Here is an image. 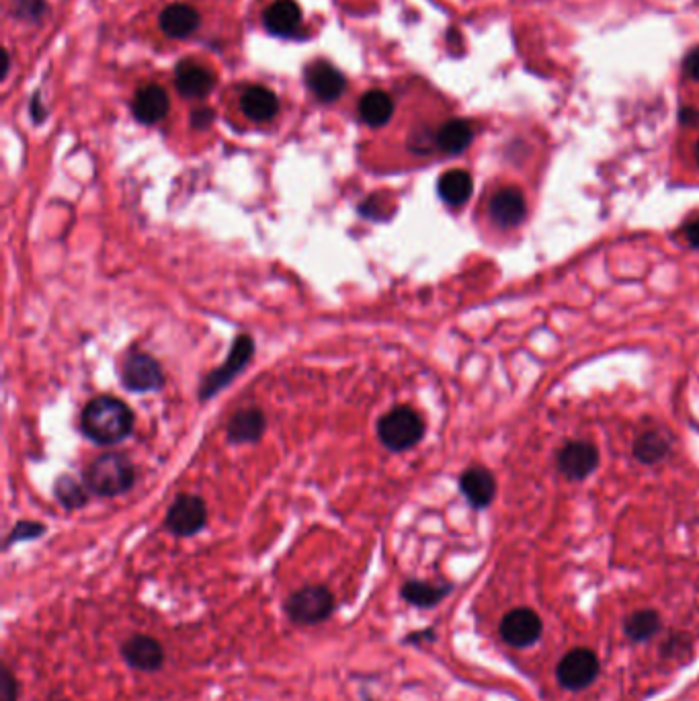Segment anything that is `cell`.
I'll return each instance as SVG.
<instances>
[{
    "label": "cell",
    "mask_w": 699,
    "mask_h": 701,
    "mask_svg": "<svg viewBox=\"0 0 699 701\" xmlns=\"http://www.w3.org/2000/svg\"><path fill=\"white\" fill-rule=\"evenodd\" d=\"M460 488L468 503L476 509H484L495 499L497 484L495 476H492L486 468H470L460 478Z\"/></svg>",
    "instance_id": "17"
},
{
    "label": "cell",
    "mask_w": 699,
    "mask_h": 701,
    "mask_svg": "<svg viewBox=\"0 0 699 701\" xmlns=\"http://www.w3.org/2000/svg\"><path fill=\"white\" fill-rule=\"evenodd\" d=\"M661 630V615L652 609L636 611L626 622V636L634 642H644Z\"/></svg>",
    "instance_id": "25"
},
{
    "label": "cell",
    "mask_w": 699,
    "mask_h": 701,
    "mask_svg": "<svg viewBox=\"0 0 699 701\" xmlns=\"http://www.w3.org/2000/svg\"><path fill=\"white\" fill-rule=\"evenodd\" d=\"M54 494L58 503L68 511H76L87 505V490L82 488L80 482H76L72 476H60L54 484Z\"/></svg>",
    "instance_id": "26"
},
{
    "label": "cell",
    "mask_w": 699,
    "mask_h": 701,
    "mask_svg": "<svg viewBox=\"0 0 699 701\" xmlns=\"http://www.w3.org/2000/svg\"><path fill=\"white\" fill-rule=\"evenodd\" d=\"M208 523V507L195 494H179L171 505L164 525L177 538H191Z\"/></svg>",
    "instance_id": "7"
},
{
    "label": "cell",
    "mask_w": 699,
    "mask_h": 701,
    "mask_svg": "<svg viewBox=\"0 0 699 701\" xmlns=\"http://www.w3.org/2000/svg\"><path fill=\"white\" fill-rule=\"evenodd\" d=\"M542 630L544 626L540 615L527 607L509 611L501 622V638L515 648H525V646H531L533 642H538V638L542 636Z\"/></svg>",
    "instance_id": "10"
},
{
    "label": "cell",
    "mask_w": 699,
    "mask_h": 701,
    "mask_svg": "<svg viewBox=\"0 0 699 701\" xmlns=\"http://www.w3.org/2000/svg\"><path fill=\"white\" fill-rule=\"evenodd\" d=\"M216 113L212 109H195L191 113V126L195 130H208L212 126Z\"/></svg>",
    "instance_id": "31"
},
{
    "label": "cell",
    "mask_w": 699,
    "mask_h": 701,
    "mask_svg": "<svg viewBox=\"0 0 699 701\" xmlns=\"http://www.w3.org/2000/svg\"><path fill=\"white\" fill-rule=\"evenodd\" d=\"M556 675L562 687L581 691L599 677V658L589 648H574L562 656Z\"/></svg>",
    "instance_id": "6"
},
{
    "label": "cell",
    "mask_w": 699,
    "mask_h": 701,
    "mask_svg": "<svg viewBox=\"0 0 699 701\" xmlns=\"http://www.w3.org/2000/svg\"><path fill=\"white\" fill-rule=\"evenodd\" d=\"M267 421L265 415L259 408H246V410H238L232 415L230 423H228V441L236 443V445H244V443H257L263 433H265Z\"/></svg>",
    "instance_id": "15"
},
{
    "label": "cell",
    "mask_w": 699,
    "mask_h": 701,
    "mask_svg": "<svg viewBox=\"0 0 699 701\" xmlns=\"http://www.w3.org/2000/svg\"><path fill=\"white\" fill-rule=\"evenodd\" d=\"M685 72L687 76H691L693 80L699 82V48L691 50L685 58Z\"/></svg>",
    "instance_id": "32"
},
{
    "label": "cell",
    "mask_w": 699,
    "mask_h": 701,
    "mask_svg": "<svg viewBox=\"0 0 699 701\" xmlns=\"http://www.w3.org/2000/svg\"><path fill=\"white\" fill-rule=\"evenodd\" d=\"M136 417L132 408L113 396H99L82 410L80 427L89 439L99 445H115L130 437Z\"/></svg>",
    "instance_id": "1"
},
{
    "label": "cell",
    "mask_w": 699,
    "mask_h": 701,
    "mask_svg": "<svg viewBox=\"0 0 699 701\" xmlns=\"http://www.w3.org/2000/svg\"><path fill=\"white\" fill-rule=\"evenodd\" d=\"M667 451H669L667 441L656 431H648L636 441V458L644 464H654L663 460Z\"/></svg>",
    "instance_id": "27"
},
{
    "label": "cell",
    "mask_w": 699,
    "mask_h": 701,
    "mask_svg": "<svg viewBox=\"0 0 699 701\" xmlns=\"http://www.w3.org/2000/svg\"><path fill=\"white\" fill-rule=\"evenodd\" d=\"M472 189H474V181H472L470 173L460 171V169L447 171L445 175L439 177V183H437L439 197L447 205H451V208H460V205H464L470 199Z\"/></svg>",
    "instance_id": "22"
},
{
    "label": "cell",
    "mask_w": 699,
    "mask_h": 701,
    "mask_svg": "<svg viewBox=\"0 0 699 701\" xmlns=\"http://www.w3.org/2000/svg\"><path fill=\"white\" fill-rule=\"evenodd\" d=\"M394 103L384 91H369L359 101V115L372 128H382L392 119Z\"/></svg>",
    "instance_id": "23"
},
{
    "label": "cell",
    "mask_w": 699,
    "mask_h": 701,
    "mask_svg": "<svg viewBox=\"0 0 699 701\" xmlns=\"http://www.w3.org/2000/svg\"><path fill=\"white\" fill-rule=\"evenodd\" d=\"M253 353H255V341L249 337V335H240L232 349H230V355L228 359L216 369L212 371V374L203 380L201 384V400H208L212 396H216L220 390H224L238 374H242L244 367L251 363L253 359Z\"/></svg>",
    "instance_id": "5"
},
{
    "label": "cell",
    "mask_w": 699,
    "mask_h": 701,
    "mask_svg": "<svg viewBox=\"0 0 699 701\" xmlns=\"http://www.w3.org/2000/svg\"><path fill=\"white\" fill-rule=\"evenodd\" d=\"M425 435V423L419 417V412L398 406L380 419L378 437L390 451H406L415 447Z\"/></svg>",
    "instance_id": "4"
},
{
    "label": "cell",
    "mask_w": 699,
    "mask_h": 701,
    "mask_svg": "<svg viewBox=\"0 0 699 701\" xmlns=\"http://www.w3.org/2000/svg\"><path fill=\"white\" fill-rule=\"evenodd\" d=\"M123 386L132 392H156L164 386V374L160 363L144 353H134L128 357L121 371Z\"/></svg>",
    "instance_id": "9"
},
{
    "label": "cell",
    "mask_w": 699,
    "mask_h": 701,
    "mask_svg": "<svg viewBox=\"0 0 699 701\" xmlns=\"http://www.w3.org/2000/svg\"><path fill=\"white\" fill-rule=\"evenodd\" d=\"M240 109L253 121H271L279 113V99L265 87H251L242 93Z\"/></svg>",
    "instance_id": "18"
},
{
    "label": "cell",
    "mask_w": 699,
    "mask_h": 701,
    "mask_svg": "<svg viewBox=\"0 0 699 701\" xmlns=\"http://www.w3.org/2000/svg\"><path fill=\"white\" fill-rule=\"evenodd\" d=\"M0 701H19V681L9 665L0 671Z\"/></svg>",
    "instance_id": "30"
},
{
    "label": "cell",
    "mask_w": 699,
    "mask_h": 701,
    "mask_svg": "<svg viewBox=\"0 0 699 701\" xmlns=\"http://www.w3.org/2000/svg\"><path fill=\"white\" fill-rule=\"evenodd\" d=\"M302 23V11L294 0H277L265 13V27L273 35H292Z\"/></svg>",
    "instance_id": "20"
},
{
    "label": "cell",
    "mask_w": 699,
    "mask_h": 701,
    "mask_svg": "<svg viewBox=\"0 0 699 701\" xmlns=\"http://www.w3.org/2000/svg\"><path fill=\"white\" fill-rule=\"evenodd\" d=\"M169 109H171V99L167 91L158 85H146L136 93L134 115L138 117V121L148 123V126L167 117Z\"/></svg>",
    "instance_id": "16"
},
{
    "label": "cell",
    "mask_w": 699,
    "mask_h": 701,
    "mask_svg": "<svg viewBox=\"0 0 699 701\" xmlns=\"http://www.w3.org/2000/svg\"><path fill=\"white\" fill-rule=\"evenodd\" d=\"M177 91L187 99H203L208 97L216 85V76L210 68H205L197 62L185 60L177 66L175 72Z\"/></svg>",
    "instance_id": "13"
},
{
    "label": "cell",
    "mask_w": 699,
    "mask_h": 701,
    "mask_svg": "<svg viewBox=\"0 0 699 701\" xmlns=\"http://www.w3.org/2000/svg\"><path fill=\"white\" fill-rule=\"evenodd\" d=\"M85 482L99 497H119L134 486L136 468L123 453L107 451L91 462L85 472Z\"/></svg>",
    "instance_id": "2"
},
{
    "label": "cell",
    "mask_w": 699,
    "mask_h": 701,
    "mask_svg": "<svg viewBox=\"0 0 699 701\" xmlns=\"http://www.w3.org/2000/svg\"><path fill=\"white\" fill-rule=\"evenodd\" d=\"M306 85L320 101H337L347 89V80L339 68L320 60L306 68Z\"/></svg>",
    "instance_id": "12"
},
{
    "label": "cell",
    "mask_w": 699,
    "mask_h": 701,
    "mask_svg": "<svg viewBox=\"0 0 699 701\" xmlns=\"http://www.w3.org/2000/svg\"><path fill=\"white\" fill-rule=\"evenodd\" d=\"M685 236H687V240H689L693 246H697V249H699V220L693 222V224H689V226L685 228Z\"/></svg>",
    "instance_id": "35"
},
{
    "label": "cell",
    "mask_w": 699,
    "mask_h": 701,
    "mask_svg": "<svg viewBox=\"0 0 699 701\" xmlns=\"http://www.w3.org/2000/svg\"><path fill=\"white\" fill-rule=\"evenodd\" d=\"M46 527L37 523V521H19L13 531L9 533V538H7V548L13 546V544H19V542H27V540H35L39 538V535H44Z\"/></svg>",
    "instance_id": "28"
},
{
    "label": "cell",
    "mask_w": 699,
    "mask_h": 701,
    "mask_svg": "<svg viewBox=\"0 0 699 701\" xmlns=\"http://www.w3.org/2000/svg\"><path fill=\"white\" fill-rule=\"evenodd\" d=\"M31 117H33V121H37V123L46 117V109L41 107V103H39V95H35V97H33V101H31Z\"/></svg>",
    "instance_id": "34"
},
{
    "label": "cell",
    "mask_w": 699,
    "mask_h": 701,
    "mask_svg": "<svg viewBox=\"0 0 699 701\" xmlns=\"http://www.w3.org/2000/svg\"><path fill=\"white\" fill-rule=\"evenodd\" d=\"M337 599L324 585H308L294 591L285 601V613L298 626H318L335 613Z\"/></svg>",
    "instance_id": "3"
},
{
    "label": "cell",
    "mask_w": 699,
    "mask_h": 701,
    "mask_svg": "<svg viewBox=\"0 0 699 701\" xmlns=\"http://www.w3.org/2000/svg\"><path fill=\"white\" fill-rule=\"evenodd\" d=\"M679 119H681L683 126H693V123L699 121V111H697V109H691V107H685V109H681Z\"/></svg>",
    "instance_id": "33"
},
{
    "label": "cell",
    "mask_w": 699,
    "mask_h": 701,
    "mask_svg": "<svg viewBox=\"0 0 699 701\" xmlns=\"http://www.w3.org/2000/svg\"><path fill=\"white\" fill-rule=\"evenodd\" d=\"M599 464V453L593 443L570 441L562 447L558 456V468L568 480L587 478Z\"/></svg>",
    "instance_id": "11"
},
{
    "label": "cell",
    "mask_w": 699,
    "mask_h": 701,
    "mask_svg": "<svg viewBox=\"0 0 699 701\" xmlns=\"http://www.w3.org/2000/svg\"><path fill=\"white\" fill-rule=\"evenodd\" d=\"M474 138V130L466 119H451L435 134V146L447 154L464 152Z\"/></svg>",
    "instance_id": "21"
},
{
    "label": "cell",
    "mask_w": 699,
    "mask_h": 701,
    "mask_svg": "<svg viewBox=\"0 0 699 701\" xmlns=\"http://www.w3.org/2000/svg\"><path fill=\"white\" fill-rule=\"evenodd\" d=\"M490 216L495 220L501 228H511L517 226L527 212L525 205V197L519 189L515 187H507L497 191L490 199Z\"/></svg>",
    "instance_id": "14"
},
{
    "label": "cell",
    "mask_w": 699,
    "mask_h": 701,
    "mask_svg": "<svg viewBox=\"0 0 699 701\" xmlns=\"http://www.w3.org/2000/svg\"><path fill=\"white\" fill-rule=\"evenodd\" d=\"M121 656L128 667L140 673H156L164 665L162 644L148 634H132L121 644Z\"/></svg>",
    "instance_id": "8"
},
{
    "label": "cell",
    "mask_w": 699,
    "mask_h": 701,
    "mask_svg": "<svg viewBox=\"0 0 699 701\" xmlns=\"http://www.w3.org/2000/svg\"><path fill=\"white\" fill-rule=\"evenodd\" d=\"M46 13V3L44 0H15L13 15L25 21H37L41 15Z\"/></svg>",
    "instance_id": "29"
},
{
    "label": "cell",
    "mask_w": 699,
    "mask_h": 701,
    "mask_svg": "<svg viewBox=\"0 0 699 701\" xmlns=\"http://www.w3.org/2000/svg\"><path fill=\"white\" fill-rule=\"evenodd\" d=\"M695 158H697V162H699V140H697V146H695Z\"/></svg>",
    "instance_id": "36"
},
{
    "label": "cell",
    "mask_w": 699,
    "mask_h": 701,
    "mask_svg": "<svg viewBox=\"0 0 699 701\" xmlns=\"http://www.w3.org/2000/svg\"><path fill=\"white\" fill-rule=\"evenodd\" d=\"M449 591H451L449 585H433V583H425V581H406L400 589V595L408 605L429 609V607H435L437 603H441L449 595Z\"/></svg>",
    "instance_id": "24"
},
{
    "label": "cell",
    "mask_w": 699,
    "mask_h": 701,
    "mask_svg": "<svg viewBox=\"0 0 699 701\" xmlns=\"http://www.w3.org/2000/svg\"><path fill=\"white\" fill-rule=\"evenodd\" d=\"M201 23L199 13L189 5H171L160 13V29L164 35L181 39L197 31Z\"/></svg>",
    "instance_id": "19"
}]
</instances>
